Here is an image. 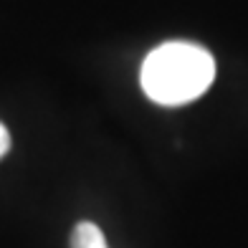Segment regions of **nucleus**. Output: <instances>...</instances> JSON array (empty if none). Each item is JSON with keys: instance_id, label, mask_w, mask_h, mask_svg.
I'll return each mask as SVG.
<instances>
[{"instance_id": "1", "label": "nucleus", "mask_w": 248, "mask_h": 248, "mask_svg": "<svg viewBox=\"0 0 248 248\" xmlns=\"http://www.w3.org/2000/svg\"><path fill=\"white\" fill-rule=\"evenodd\" d=\"M216 78V59L198 43L170 41L147 53L142 63V89L155 104L183 107L208 92Z\"/></svg>"}, {"instance_id": "2", "label": "nucleus", "mask_w": 248, "mask_h": 248, "mask_svg": "<svg viewBox=\"0 0 248 248\" xmlns=\"http://www.w3.org/2000/svg\"><path fill=\"white\" fill-rule=\"evenodd\" d=\"M71 248H107V238L99 225L84 220L71 233Z\"/></svg>"}, {"instance_id": "3", "label": "nucleus", "mask_w": 248, "mask_h": 248, "mask_svg": "<svg viewBox=\"0 0 248 248\" xmlns=\"http://www.w3.org/2000/svg\"><path fill=\"white\" fill-rule=\"evenodd\" d=\"M10 150V132L3 122H0V157H5Z\"/></svg>"}]
</instances>
